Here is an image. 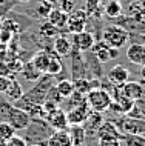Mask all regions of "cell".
Segmentation results:
<instances>
[{"instance_id": "cell-1", "label": "cell", "mask_w": 145, "mask_h": 146, "mask_svg": "<svg viewBox=\"0 0 145 146\" xmlns=\"http://www.w3.org/2000/svg\"><path fill=\"white\" fill-rule=\"evenodd\" d=\"M102 40H104L110 48L120 49L127 45V42L130 40L127 29H124L122 26L117 25H108L105 26V29L102 31Z\"/></svg>"}, {"instance_id": "cell-2", "label": "cell", "mask_w": 145, "mask_h": 146, "mask_svg": "<svg viewBox=\"0 0 145 146\" xmlns=\"http://www.w3.org/2000/svg\"><path fill=\"white\" fill-rule=\"evenodd\" d=\"M111 102H113L111 94L102 88L91 89L87 94V103H88L91 111H97V112L107 111L110 108V105H111Z\"/></svg>"}, {"instance_id": "cell-3", "label": "cell", "mask_w": 145, "mask_h": 146, "mask_svg": "<svg viewBox=\"0 0 145 146\" xmlns=\"http://www.w3.org/2000/svg\"><path fill=\"white\" fill-rule=\"evenodd\" d=\"M5 120L13 126L15 131H23V129H26L28 125L31 123V117L28 115V112L15 108L14 105L8 108V111L5 114Z\"/></svg>"}, {"instance_id": "cell-4", "label": "cell", "mask_w": 145, "mask_h": 146, "mask_svg": "<svg viewBox=\"0 0 145 146\" xmlns=\"http://www.w3.org/2000/svg\"><path fill=\"white\" fill-rule=\"evenodd\" d=\"M87 17L88 14L85 9H74L71 14L68 15V22H66V31L71 34H77L85 31V25H87Z\"/></svg>"}, {"instance_id": "cell-5", "label": "cell", "mask_w": 145, "mask_h": 146, "mask_svg": "<svg viewBox=\"0 0 145 146\" xmlns=\"http://www.w3.org/2000/svg\"><path fill=\"white\" fill-rule=\"evenodd\" d=\"M96 43V38L91 33H87V31H82V33L73 34V40L71 45L73 48L79 52H87V51H91L93 46Z\"/></svg>"}, {"instance_id": "cell-6", "label": "cell", "mask_w": 145, "mask_h": 146, "mask_svg": "<svg viewBox=\"0 0 145 146\" xmlns=\"http://www.w3.org/2000/svg\"><path fill=\"white\" fill-rule=\"evenodd\" d=\"M45 121L48 123L54 131H59V129H68V120H66V112L60 108H56L54 111H51L46 114Z\"/></svg>"}, {"instance_id": "cell-7", "label": "cell", "mask_w": 145, "mask_h": 146, "mask_svg": "<svg viewBox=\"0 0 145 146\" xmlns=\"http://www.w3.org/2000/svg\"><path fill=\"white\" fill-rule=\"evenodd\" d=\"M90 112V106L88 105H82V106H74V108L68 109L66 112V120H68L69 126H79L84 125L85 118H87Z\"/></svg>"}, {"instance_id": "cell-8", "label": "cell", "mask_w": 145, "mask_h": 146, "mask_svg": "<svg viewBox=\"0 0 145 146\" xmlns=\"http://www.w3.org/2000/svg\"><path fill=\"white\" fill-rule=\"evenodd\" d=\"M107 77L111 83L120 86V85H124L125 82H128V78H130V71H128V68L124 65H114L108 71Z\"/></svg>"}, {"instance_id": "cell-9", "label": "cell", "mask_w": 145, "mask_h": 146, "mask_svg": "<svg viewBox=\"0 0 145 146\" xmlns=\"http://www.w3.org/2000/svg\"><path fill=\"white\" fill-rule=\"evenodd\" d=\"M48 146H73V140L69 135L68 129H59V131H53L51 135L46 140Z\"/></svg>"}, {"instance_id": "cell-10", "label": "cell", "mask_w": 145, "mask_h": 146, "mask_svg": "<svg viewBox=\"0 0 145 146\" xmlns=\"http://www.w3.org/2000/svg\"><path fill=\"white\" fill-rule=\"evenodd\" d=\"M120 94L136 102L140 100V97L144 96V88L139 82H125L124 85H120Z\"/></svg>"}, {"instance_id": "cell-11", "label": "cell", "mask_w": 145, "mask_h": 146, "mask_svg": "<svg viewBox=\"0 0 145 146\" xmlns=\"http://www.w3.org/2000/svg\"><path fill=\"white\" fill-rule=\"evenodd\" d=\"M53 51L56 54H59L60 57H66L73 51L71 40L63 34H57L54 37V42H53Z\"/></svg>"}, {"instance_id": "cell-12", "label": "cell", "mask_w": 145, "mask_h": 146, "mask_svg": "<svg viewBox=\"0 0 145 146\" xmlns=\"http://www.w3.org/2000/svg\"><path fill=\"white\" fill-rule=\"evenodd\" d=\"M104 123V117H102V112H97V111H91L90 109L87 118L84 121V129L85 132H90V134H96L99 126Z\"/></svg>"}, {"instance_id": "cell-13", "label": "cell", "mask_w": 145, "mask_h": 146, "mask_svg": "<svg viewBox=\"0 0 145 146\" xmlns=\"http://www.w3.org/2000/svg\"><path fill=\"white\" fill-rule=\"evenodd\" d=\"M144 56H145V45H142V43H131L127 48V58L134 65L142 66Z\"/></svg>"}, {"instance_id": "cell-14", "label": "cell", "mask_w": 145, "mask_h": 146, "mask_svg": "<svg viewBox=\"0 0 145 146\" xmlns=\"http://www.w3.org/2000/svg\"><path fill=\"white\" fill-rule=\"evenodd\" d=\"M96 134H97L99 139H107V137H111V139H122L117 126L113 123V121H104V123L99 126V129H97Z\"/></svg>"}, {"instance_id": "cell-15", "label": "cell", "mask_w": 145, "mask_h": 146, "mask_svg": "<svg viewBox=\"0 0 145 146\" xmlns=\"http://www.w3.org/2000/svg\"><path fill=\"white\" fill-rule=\"evenodd\" d=\"M68 15H69V14H66V13H63V11H60L59 8H53V11L49 13V15H48V19H46V20H48L51 25H54L59 31H60V29L66 28Z\"/></svg>"}, {"instance_id": "cell-16", "label": "cell", "mask_w": 145, "mask_h": 146, "mask_svg": "<svg viewBox=\"0 0 145 146\" xmlns=\"http://www.w3.org/2000/svg\"><path fill=\"white\" fill-rule=\"evenodd\" d=\"M31 63H33V66L36 68L40 74H45L46 69H48V63H49V56L48 52L43 49V51H39L33 56L31 58Z\"/></svg>"}, {"instance_id": "cell-17", "label": "cell", "mask_w": 145, "mask_h": 146, "mask_svg": "<svg viewBox=\"0 0 145 146\" xmlns=\"http://www.w3.org/2000/svg\"><path fill=\"white\" fill-rule=\"evenodd\" d=\"M5 94L8 96V98L14 103L15 100H19V98L23 96V86H22V83L19 80H15V78H11L9 86H8V89H6Z\"/></svg>"}, {"instance_id": "cell-18", "label": "cell", "mask_w": 145, "mask_h": 146, "mask_svg": "<svg viewBox=\"0 0 145 146\" xmlns=\"http://www.w3.org/2000/svg\"><path fill=\"white\" fill-rule=\"evenodd\" d=\"M54 86H56L57 92L62 96V98H68L74 92V83L71 80H68V78H62V80L56 82Z\"/></svg>"}, {"instance_id": "cell-19", "label": "cell", "mask_w": 145, "mask_h": 146, "mask_svg": "<svg viewBox=\"0 0 145 146\" xmlns=\"http://www.w3.org/2000/svg\"><path fill=\"white\" fill-rule=\"evenodd\" d=\"M69 135H71V140H73V146H82L84 141H85L87 132H85L84 126L79 125V126H71V129H69Z\"/></svg>"}, {"instance_id": "cell-20", "label": "cell", "mask_w": 145, "mask_h": 146, "mask_svg": "<svg viewBox=\"0 0 145 146\" xmlns=\"http://www.w3.org/2000/svg\"><path fill=\"white\" fill-rule=\"evenodd\" d=\"M20 72L23 74V77H25V80H28V82H36L39 77H40V72L33 66V63L31 62H26V63H23L22 65V69H20Z\"/></svg>"}, {"instance_id": "cell-21", "label": "cell", "mask_w": 145, "mask_h": 146, "mask_svg": "<svg viewBox=\"0 0 145 146\" xmlns=\"http://www.w3.org/2000/svg\"><path fill=\"white\" fill-rule=\"evenodd\" d=\"M57 34H59V29L54 25H51L48 20L43 22L40 26H39V35H40L42 38H46V40H48V38L56 37Z\"/></svg>"}, {"instance_id": "cell-22", "label": "cell", "mask_w": 145, "mask_h": 146, "mask_svg": "<svg viewBox=\"0 0 145 146\" xmlns=\"http://www.w3.org/2000/svg\"><path fill=\"white\" fill-rule=\"evenodd\" d=\"M116 103L117 106H119L120 112L122 114H128L133 111V108H134V100H130V98H127L125 96H122V94H119V96L116 97Z\"/></svg>"}, {"instance_id": "cell-23", "label": "cell", "mask_w": 145, "mask_h": 146, "mask_svg": "<svg viewBox=\"0 0 145 146\" xmlns=\"http://www.w3.org/2000/svg\"><path fill=\"white\" fill-rule=\"evenodd\" d=\"M105 14H107V17H111V19L119 17L122 14V5L117 0H110L105 5Z\"/></svg>"}, {"instance_id": "cell-24", "label": "cell", "mask_w": 145, "mask_h": 146, "mask_svg": "<svg viewBox=\"0 0 145 146\" xmlns=\"http://www.w3.org/2000/svg\"><path fill=\"white\" fill-rule=\"evenodd\" d=\"M53 8H54V6L51 5V3H48L46 0H39L36 8H34V11H36L37 17H40V19H48V15H49L51 11H53Z\"/></svg>"}, {"instance_id": "cell-25", "label": "cell", "mask_w": 145, "mask_h": 146, "mask_svg": "<svg viewBox=\"0 0 145 146\" xmlns=\"http://www.w3.org/2000/svg\"><path fill=\"white\" fill-rule=\"evenodd\" d=\"M15 129L6 120H0V141H8L13 135H15Z\"/></svg>"}, {"instance_id": "cell-26", "label": "cell", "mask_w": 145, "mask_h": 146, "mask_svg": "<svg viewBox=\"0 0 145 146\" xmlns=\"http://www.w3.org/2000/svg\"><path fill=\"white\" fill-rule=\"evenodd\" d=\"M74 83V91L76 92H80V94H88L90 91H91V86H90V80H87L85 77L82 78H76V80L73 82Z\"/></svg>"}, {"instance_id": "cell-27", "label": "cell", "mask_w": 145, "mask_h": 146, "mask_svg": "<svg viewBox=\"0 0 145 146\" xmlns=\"http://www.w3.org/2000/svg\"><path fill=\"white\" fill-rule=\"evenodd\" d=\"M60 11H63L66 14H71L76 9V2L74 0H60Z\"/></svg>"}, {"instance_id": "cell-28", "label": "cell", "mask_w": 145, "mask_h": 146, "mask_svg": "<svg viewBox=\"0 0 145 146\" xmlns=\"http://www.w3.org/2000/svg\"><path fill=\"white\" fill-rule=\"evenodd\" d=\"M8 145L9 146H28V141L25 140V137H20V135H13L9 140H8Z\"/></svg>"}, {"instance_id": "cell-29", "label": "cell", "mask_w": 145, "mask_h": 146, "mask_svg": "<svg viewBox=\"0 0 145 146\" xmlns=\"http://www.w3.org/2000/svg\"><path fill=\"white\" fill-rule=\"evenodd\" d=\"M120 139H111V137H107V139H99V143L97 146H120Z\"/></svg>"}, {"instance_id": "cell-30", "label": "cell", "mask_w": 145, "mask_h": 146, "mask_svg": "<svg viewBox=\"0 0 145 146\" xmlns=\"http://www.w3.org/2000/svg\"><path fill=\"white\" fill-rule=\"evenodd\" d=\"M9 82L11 78L6 77V76H0V94H5L8 86H9Z\"/></svg>"}, {"instance_id": "cell-31", "label": "cell", "mask_w": 145, "mask_h": 146, "mask_svg": "<svg viewBox=\"0 0 145 146\" xmlns=\"http://www.w3.org/2000/svg\"><path fill=\"white\" fill-rule=\"evenodd\" d=\"M9 0H0V14L6 13L8 9H9Z\"/></svg>"}, {"instance_id": "cell-32", "label": "cell", "mask_w": 145, "mask_h": 146, "mask_svg": "<svg viewBox=\"0 0 145 146\" xmlns=\"http://www.w3.org/2000/svg\"><path fill=\"white\" fill-rule=\"evenodd\" d=\"M108 52H110V60H113V58H117V57H119V49H116V48H110Z\"/></svg>"}, {"instance_id": "cell-33", "label": "cell", "mask_w": 145, "mask_h": 146, "mask_svg": "<svg viewBox=\"0 0 145 146\" xmlns=\"http://www.w3.org/2000/svg\"><path fill=\"white\" fill-rule=\"evenodd\" d=\"M140 77H142V80L145 82V65L140 66Z\"/></svg>"}, {"instance_id": "cell-34", "label": "cell", "mask_w": 145, "mask_h": 146, "mask_svg": "<svg viewBox=\"0 0 145 146\" xmlns=\"http://www.w3.org/2000/svg\"><path fill=\"white\" fill-rule=\"evenodd\" d=\"M46 2H48V3H51L53 6H56V3L59 2V0H46Z\"/></svg>"}, {"instance_id": "cell-35", "label": "cell", "mask_w": 145, "mask_h": 146, "mask_svg": "<svg viewBox=\"0 0 145 146\" xmlns=\"http://www.w3.org/2000/svg\"><path fill=\"white\" fill-rule=\"evenodd\" d=\"M0 146H9V145H8V141H0Z\"/></svg>"}, {"instance_id": "cell-36", "label": "cell", "mask_w": 145, "mask_h": 146, "mask_svg": "<svg viewBox=\"0 0 145 146\" xmlns=\"http://www.w3.org/2000/svg\"><path fill=\"white\" fill-rule=\"evenodd\" d=\"M19 2H22V3H25V2H28V0H19Z\"/></svg>"}]
</instances>
